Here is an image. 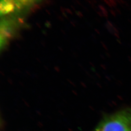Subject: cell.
Instances as JSON below:
<instances>
[{
	"label": "cell",
	"instance_id": "cell-1",
	"mask_svg": "<svg viewBox=\"0 0 131 131\" xmlns=\"http://www.w3.org/2000/svg\"><path fill=\"white\" fill-rule=\"evenodd\" d=\"M94 131H131V121L126 110L106 117Z\"/></svg>",
	"mask_w": 131,
	"mask_h": 131
},
{
	"label": "cell",
	"instance_id": "cell-2",
	"mask_svg": "<svg viewBox=\"0 0 131 131\" xmlns=\"http://www.w3.org/2000/svg\"><path fill=\"white\" fill-rule=\"evenodd\" d=\"M126 110L127 112L128 113V116H129V117H130L131 121V109H128Z\"/></svg>",
	"mask_w": 131,
	"mask_h": 131
}]
</instances>
